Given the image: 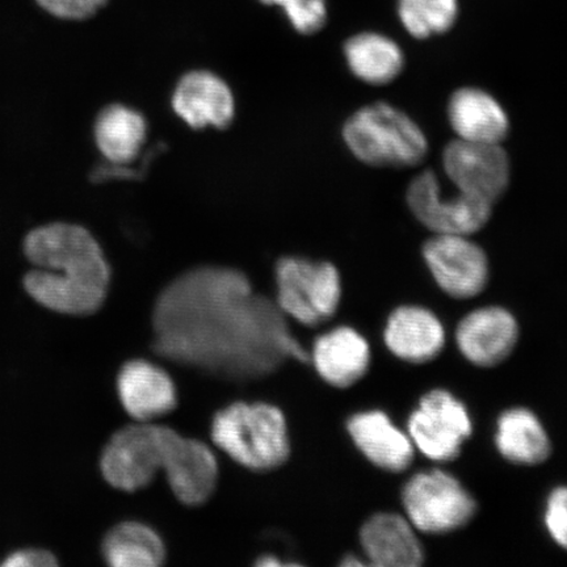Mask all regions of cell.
I'll list each match as a JSON object with an SVG mask.
<instances>
[{
    "label": "cell",
    "instance_id": "6da1fadb",
    "mask_svg": "<svg viewBox=\"0 0 567 567\" xmlns=\"http://www.w3.org/2000/svg\"><path fill=\"white\" fill-rule=\"evenodd\" d=\"M154 350L229 380L272 373L287 359L308 361L278 303L255 293L243 272L198 267L163 290L154 310Z\"/></svg>",
    "mask_w": 567,
    "mask_h": 567
},
{
    "label": "cell",
    "instance_id": "7a4b0ae2",
    "mask_svg": "<svg viewBox=\"0 0 567 567\" xmlns=\"http://www.w3.org/2000/svg\"><path fill=\"white\" fill-rule=\"evenodd\" d=\"M101 466L104 478L124 492L147 486L163 471L174 494L189 506L209 498L218 473L207 445L148 422L127 425L113 435Z\"/></svg>",
    "mask_w": 567,
    "mask_h": 567
},
{
    "label": "cell",
    "instance_id": "3957f363",
    "mask_svg": "<svg viewBox=\"0 0 567 567\" xmlns=\"http://www.w3.org/2000/svg\"><path fill=\"white\" fill-rule=\"evenodd\" d=\"M24 252L33 266L24 288L35 302L69 316H89L102 308L111 269L101 245L83 226H41L25 237Z\"/></svg>",
    "mask_w": 567,
    "mask_h": 567
},
{
    "label": "cell",
    "instance_id": "277c9868",
    "mask_svg": "<svg viewBox=\"0 0 567 567\" xmlns=\"http://www.w3.org/2000/svg\"><path fill=\"white\" fill-rule=\"evenodd\" d=\"M342 137L353 157L372 167H416L430 152L423 127L388 102L367 104L352 113L343 125Z\"/></svg>",
    "mask_w": 567,
    "mask_h": 567
},
{
    "label": "cell",
    "instance_id": "5b68a950",
    "mask_svg": "<svg viewBox=\"0 0 567 567\" xmlns=\"http://www.w3.org/2000/svg\"><path fill=\"white\" fill-rule=\"evenodd\" d=\"M213 442L238 464L268 471L286 463L289 441L279 409L266 403H234L212 424Z\"/></svg>",
    "mask_w": 567,
    "mask_h": 567
},
{
    "label": "cell",
    "instance_id": "8992f818",
    "mask_svg": "<svg viewBox=\"0 0 567 567\" xmlns=\"http://www.w3.org/2000/svg\"><path fill=\"white\" fill-rule=\"evenodd\" d=\"M403 508L416 530L443 535L464 528L477 513V502L461 482L442 471L411 477L402 492Z\"/></svg>",
    "mask_w": 567,
    "mask_h": 567
},
{
    "label": "cell",
    "instance_id": "52a82bcc",
    "mask_svg": "<svg viewBox=\"0 0 567 567\" xmlns=\"http://www.w3.org/2000/svg\"><path fill=\"white\" fill-rule=\"evenodd\" d=\"M276 282L282 313L308 326L334 316L342 297V280L329 261L284 258L276 266Z\"/></svg>",
    "mask_w": 567,
    "mask_h": 567
},
{
    "label": "cell",
    "instance_id": "ba28073f",
    "mask_svg": "<svg viewBox=\"0 0 567 567\" xmlns=\"http://www.w3.org/2000/svg\"><path fill=\"white\" fill-rule=\"evenodd\" d=\"M411 215L432 234L474 236L491 221L494 205L480 198L445 190L432 169L415 175L406 189Z\"/></svg>",
    "mask_w": 567,
    "mask_h": 567
},
{
    "label": "cell",
    "instance_id": "9c48e42d",
    "mask_svg": "<svg viewBox=\"0 0 567 567\" xmlns=\"http://www.w3.org/2000/svg\"><path fill=\"white\" fill-rule=\"evenodd\" d=\"M422 257L436 286L452 299L477 297L491 279V261L473 236L432 234L422 247Z\"/></svg>",
    "mask_w": 567,
    "mask_h": 567
},
{
    "label": "cell",
    "instance_id": "30bf717a",
    "mask_svg": "<svg viewBox=\"0 0 567 567\" xmlns=\"http://www.w3.org/2000/svg\"><path fill=\"white\" fill-rule=\"evenodd\" d=\"M411 442L425 457L445 463L456 460L472 436L473 424L463 402L443 389L425 393L408 423Z\"/></svg>",
    "mask_w": 567,
    "mask_h": 567
},
{
    "label": "cell",
    "instance_id": "8fae6325",
    "mask_svg": "<svg viewBox=\"0 0 567 567\" xmlns=\"http://www.w3.org/2000/svg\"><path fill=\"white\" fill-rule=\"evenodd\" d=\"M445 179L458 193L495 204L512 182V162L502 144L453 140L442 155Z\"/></svg>",
    "mask_w": 567,
    "mask_h": 567
},
{
    "label": "cell",
    "instance_id": "7c38bea8",
    "mask_svg": "<svg viewBox=\"0 0 567 567\" xmlns=\"http://www.w3.org/2000/svg\"><path fill=\"white\" fill-rule=\"evenodd\" d=\"M519 324L505 308H480L466 315L457 326L456 343L472 364L492 368L503 363L515 350Z\"/></svg>",
    "mask_w": 567,
    "mask_h": 567
},
{
    "label": "cell",
    "instance_id": "4fadbf2b",
    "mask_svg": "<svg viewBox=\"0 0 567 567\" xmlns=\"http://www.w3.org/2000/svg\"><path fill=\"white\" fill-rule=\"evenodd\" d=\"M173 109L194 130H224L236 115L234 95L221 78L210 71H190L182 76L173 95Z\"/></svg>",
    "mask_w": 567,
    "mask_h": 567
},
{
    "label": "cell",
    "instance_id": "5bb4252c",
    "mask_svg": "<svg viewBox=\"0 0 567 567\" xmlns=\"http://www.w3.org/2000/svg\"><path fill=\"white\" fill-rule=\"evenodd\" d=\"M446 120L457 140L480 144H503L512 131L508 112L492 92L464 86L452 92Z\"/></svg>",
    "mask_w": 567,
    "mask_h": 567
},
{
    "label": "cell",
    "instance_id": "9a60e30c",
    "mask_svg": "<svg viewBox=\"0 0 567 567\" xmlns=\"http://www.w3.org/2000/svg\"><path fill=\"white\" fill-rule=\"evenodd\" d=\"M385 344L394 357L413 364H424L441 354L445 346L444 326L431 310L403 305L389 316Z\"/></svg>",
    "mask_w": 567,
    "mask_h": 567
},
{
    "label": "cell",
    "instance_id": "2e32d148",
    "mask_svg": "<svg viewBox=\"0 0 567 567\" xmlns=\"http://www.w3.org/2000/svg\"><path fill=\"white\" fill-rule=\"evenodd\" d=\"M347 427L354 445L380 470L401 473L413 464V442L382 411H365L353 415Z\"/></svg>",
    "mask_w": 567,
    "mask_h": 567
},
{
    "label": "cell",
    "instance_id": "e0dca14e",
    "mask_svg": "<svg viewBox=\"0 0 567 567\" xmlns=\"http://www.w3.org/2000/svg\"><path fill=\"white\" fill-rule=\"evenodd\" d=\"M408 517L375 514L360 530V543L371 565L379 567H417L424 550Z\"/></svg>",
    "mask_w": 567,
    "mask_h": 567
},
{
    "label": "cell",
    "instance_id": "ac0fdd59",
    "mask_svg": "<svg viewBox=\"0 0 567 567\" xmlns=\"http://www.w3.org/2000/svg\"><path fill=\"white\" fill-rule=\"evenodd\" d=\"M117 388L127 414L138 422H151L176 406V392L169 375L144 360L124 365Z\"/></svg>",
    "mask_w": 567,
    "mask_h": 567
},
{
    "label": "cell",
    "instance_id": "d6986e66",
    "mask_svg": "<svg viewBox=\"0 0 567 567\" xmlns=\"http://www.w3.org/2000/svg\"><path fill=\"white\" fill-rule=\"evenodd\" d=\"M313 360L330 385L350 388L364 378L371 364V349L357 330L339 328L319 338Z\"/></svg>",
    "mask_w": 567,
    "mask_h": 567
},
{
    "label": "cell",
    "instance_id": "ffe728a7",
    "mask_svg": "<svg viewBox=\"0 0 567 567\" xmlns=\"http://www.w3.org/2000/svg\"><path fill=\"white\" fill-rule=\"evenodd\" d=\"M344 59L351 74L370 86L392 84L406 66L399 42L379 32H363L346 41Z\"/></svg>",
    "mask_w": 567,
    "mask_h": 567
},
{
    "label": "cell",
    "instance_id": "44dd1931",
    "mask_svg": "<svg viewBox=\"0 0 567 567\" xmlns=\"http://www.w3.org/2000/svg\"><path fill=\"white\" fill-rule=\"evenodd\" d=\"M496 450L512 464L535 466L550 456V439L540 420L526 408L505 411L496 423Z\"/></svg>",
    "mask_w": 567,
    "mask_h": 567
},
{
    "label": "cell",
    "instance_id": "7402d4cb",
    "mask_svg": "<svg viewBox=\"0 0 567 567\" xmlns=\"http://www.w3.org/2000/svg\"><path fill=\"white\" fill-rule=\"evenodd\" d=\"M147 138L142 113L123 104L106 106L95 123V141L103 157L117 165L136 162Z\"/></svg>",
    "mask_w": 567,
    "mask_h": 567
},
{
    "label": "cell",
    "instance_id": "603a6c76",
    "mask_svg": "<svg viewBox=\"0 0 567 567\" xmlns=\"http://www.w3.org/2000/svg\"><path fill=\"white\" fill-rule=\"evenodd\" d=\"M103 555L115 567H157L166 553L153 529L138 523H124L105 536Z\"/></svg>",
    "mask_w": 567,
    "mask_h": 567
},
{
    "label": "cell",
    "instance_id": "cb8c5ba5",
    "mask_svg": "<svg viewBox=\"0 0 567 567\" xmlns=\"http://www.w3.org/2000/svg\"><path fill=\"white\" fill-rule=\"evenodd\" d=\"M405 31L416 40L450 32L458 17V0H396Z\"/></svg>",
    "mask_w": 567,
    "mask_h": 567
},
{
    "label": "cell",
    "instance_id": "d4e9b609",
    "mask_svg": "<svg viewBox=\"0 0 567 567\" xmlns=\"http://www.w3.org/2000/svg\"><path fill=\"white\" fill-rule=\"evenodd\" d=\"M260 2L280 6L295 30L302 34L321 31L328 20L326 0H260Z\"/></svg>",
    "mask_w": 567,
    "mask_h": 567
},
{
    "label": "cell",
    "instance_id": "484cf974",
    "mask_svg": "<svg viewBox=\"0 0 567 567\" xmlns=\"http://www.w3.org/2000/svg\"><path fill=\"white\" fill-rule=\"evenodd\" d=\"M545 526L553 540L567 550V486L550 493L545 508Z\"/></svg>",
    "mask_w": 567,
    "mask_h": 567
},
{
    "label": "cell",
    "instance_id": "4316f807",
    "mask_svg": "<svg viewBox=\"0 0 567 567\" xmlns=\"http://www.w3.org/2000/svg\"><path fill=\"white\" fill-rule=\"evenodd\" d=\"M52 16L69 20H83L95 16L106 0H38Z\"/></svg>",
    "mask_w": 567,
    "mask_h": 567
},
{
    "label": "cell",
    "instance_id": "83f0119b",
    "mask_svg": "<svg viewBox=\"0 0 567 567\" xmlns=\"http://www.w3.org/2000/svg\"><path fill=\"white\" fill-rule=\"evenodd\" d=\"M56 559L51 551L42 549H25L13 553L6 558L2 566L7 567H48L56 566Z\"/></svg>",
    "mask_w": 567,
    "mask_h": 567
},
{
    "label": "cell",
    "instance_id": "f1b7e54d",
    "mask_svg": "<svg viewBox=\"0 0 567 567\" xmlns=\"http://www.w3.org/2000/svg\"><path fill=\"white\" fill-rule=\"evenodd\" d=\"M361 565H364V563H361L360 559H358L354 556L346 557L344 561L342 563V566H347V567H350V566H361Z\"/></svg>",
    "mask_w": 567,
    "mask_h": 567
}]
</instances>
